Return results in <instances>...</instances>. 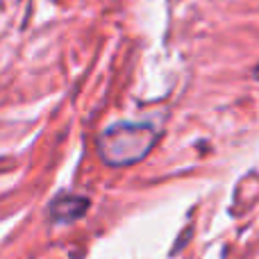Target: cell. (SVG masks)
I'll return each instance as SVG.
<instances>
[{"label": "cell", "mask_w": 259, "mask_h": 259, "mask_svg": "<svg viewBox=\"0 0 259 259\" xmlns=\"http://www.w3.org/2000/svg\"><path fill=\"white\" fill-rule=\"evenodd\" d=\"M157 137V130L148 123H114L100 134L98 152L109 166H130L150 155Z\"/></svg>", "instance_id": "cell-1"}, {"label": "cell", "mask_w": 259, "mask_h": 259, "mask_svg": "<svg viewBox=\"0 0 259 259\" xmlns=\"http://www.w3.org/2000/svg\"><path fill=\"white\" fill-rule=\"evenodd\" d=\"M87 207H89V200H87V198L64 193V196H59L57 200L53 202V207H50V216H53L57 223H71V221L80 219V216L84 214Z\"/></svg>", "instance_id": "cell-2"}]
</instances>
